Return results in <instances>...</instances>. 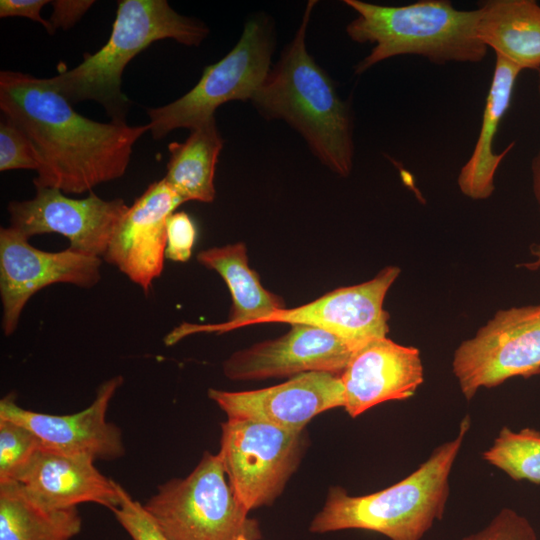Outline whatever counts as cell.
<instances>
[{"instance_id": "obj_1", "label": "cell", "mask_w": 540, "mask_h": 540, "mask_svg": "<svg viewBox=\"0 0 540 540\" xmlns=\"http://www.w3.org/2000/svg\"><path fill=\"white\" fill-rule=\"evenodd\" d=\"M0 109L31 140L40 167L35 187L82 194L122 177L146 125L97 122L77 113L46 78L0 72Z\"/></svg>"}, {"instance_id": "obj_2", "label": "cell", "mask_w": 540, "mask_h": 540, "mask_svg": "<svg viewBox=\"0 0 540 540\" xmlns=\"http://www.w3.org/2000/svg\"><path fill=\"white\" fill-rule=\"evenodd\" d=\"M316 3L308 1L294 38L251 101L264 118L284 120L322 164L346 177L354 158L351 109L306 48L307 27Z\"/></svg>"}, {"instance_id": "obj_3", "label": "cell", "mask_w": 540, "mask_h": 540, "mask_svg": "<svg viewBox=\"0 0 540 540\" xmlns=\"http://www.w3.org/2000/svg\"><path fill=\"white\" fill-rule=\"evenodd\" d=\"M470 423L465 416L456 438L435 448L417 470L394 485L363 496H351L341 487L330 488L309 531L323 534L358 529L390 540H421L443 517L449 475Z\"/></svg>"}, {"instance_id": "obj_4", "label": "cell", "mask_w": 540, "mask_h": 540, "mask_svg": "<svg viewBox=\"0 0 540 540\" xmlns=\"http://www.w3.org/2000/svg\"><path fill=\"white\" fill-rule=\"evenodd\" d=\"M208 33L202 21L177 13L166 0H120L107 43L93 54L85 53L76 67L46 78V82L70 104L93 100L105 108L112 121L125 122L130 101L121 84L127 64L158 40L198 46Z\"/></svg>"}, {"instance_id": "obj_5", "label": "cell", "mask_w": 540, "mask_h": 540, "mask_svg": "<svg viewBox=\"0 0 540 540\" xmlns=\"http://www.w3.org/2000/svg\"><path fill=\"white\" fill-rule=\"evenodd\" d=\"M344 3L356 13L346 27L348 37L359 44H373L355 66V74L401 55L445 64L478 63L487 54L488 48L477 35L478 9H457L447 0H421L402 6L361 0Z\"/></svg>"}, {"instance_id": "obj_6", "label": "cell", "mask_w": 540, "mask_h": 540, "mask_svg": "<svg viewBox=\"0 0 540 540\" xmlns=\"http://www.w3.org/2000/svg\"><path fill=\"white\" fill-rule=\"evenodd\" d=\"M146 511L170 540H260L259 524L235 497L218 454L205 452L185 478L158 486Z\"/></svg>"}, {"instance_id": "obj_7", "label": "cell", "mask_w": 540, "mask_h": 540, "mask_svg": "<svg viewBox=\"0 0 540 540\" xmlns=\"http://www.w3.org/2000/svg\"><path fill=\"white\" fill-rule=\"evenodd\" d=\"M273 48L269 20L261 15L249 19L233 49L206 66L190 91L167 105L147 109L153 138L159 140L178 128L192 130L214 118L224 103L251 100L271 69Z\"/></svg>"}, {"instance_id": "obj_8", "label": "cell", "mask_w": 540, "mask_h": 540, "mask_svg": "<svg viewBox=\"0 0 540 540\" xmlns=\"http://www.w3.org/2000/svg\"><path fill=\"white\" fill-rule=\"evenodd\" d=\"M302 449V431L240 418L221 424L218 455L235 497L248 512L280 495Z\"/></svg>"}, {"instance_id": "obj_9", "label": "cell", "mask_w": 540, "mask_h": 540, "mask_svg": "<svg viewBox=\"0 0 540 540\" xmlns=\"http://www.w3.org/2000/svg\"><path fill=\"white\" fill-rule=\"evenodd\" d=\"M453 372L466 400L509 378L540 373V304L501 309L455 350Z\"/></svg>"}, {"instance_id": "obj_10", "label": "cell", "mask_w": 540, "mask_h": 540, "mask_svg": "<svg viewBox=\"0 0 540 540\" xmlns=\"http://www.w3.org/2000/svg\"><path fill=\"white\" fill-rule=\"evenodd\" d=\"M102 259L73 251L47 252L33 247L12 227L0 230L2 330L12 335L29 299L52 284L91 288L101 279Z\"/></svg>"}, {"instance_id": "obj_11", "label": "cell", "mask_w": 540, "mask_h": 540, "mask_svg": "<svg viewBox=\"0 0 540 540\" xmlns=\"http://www.w3.org/2000/svg\"><path fill=\"white\" fill-rule=\"evenodd\" d=\"M129 206L121 198L104 200L95 193L83 199L67 197L55 188L37 187L35 196L8 204L10 227L30 239L58 233L69 249L103 258Z\"/></svg>"}, {"instance_id": "obj_12", "label": "cell", "mask_w": 540, "mask_h": 540, "mask_svg": "<svg viewBox=\"0 0 540 540\" xmlns=\"http://www.w3.org/2000/svg\"><path fill=\"white\" fill-rule=\"evenodd\" d=\"M121 375L99 386L95 399L85 409L66 415L47 414L20 407L14 394L0 401V419L17 423L39 439L41 448L92 460L124 456L121 430L106 419L111 399L123 384Z\"/></svg>"}, {"instance_id": "obj_13", "label": "cell", "mask_w": 540, "mask_h": 540, "mask_svg": "<svg viewBox=\"0 0 540 540\" xmlns=\"http://www.w3.org/2000/svg\"><path fill=\"white\" fill-rule=\"evenodd\" d=\"M399 274V267L387 266L366 282L335 289L299 307L276 311L263 323L317 327L342 338L357 350L371 340L386 337L389 314L383 303Z\"/></svg>"}, {"instance_id": "obj_14", "label": "cell", "mask_w": 540, "mask_h": 540, "mask_svg": "<svg viewBox=\"0 0 540 540\" xmlns=\"http://www.w3.org/2000/svg\"><path fill=\"white\" fill-rule=\"evenodd\" d=\"M208 396L228 418L262 421L291 431H303L316 415L344 406L340 375L317 371L257 390L211 388Z\"/></svg>"}, {"instance_id": "obj_15", "label": "cell", "mask_w": 540, "mask_h": 540, "mask_svg": "<svg viewBox=\"0 0 540 540\" xmlns=\"http://www.w3.org/2000/svg\"><path fill=\"white\" fill-rule=\"evenodd\" d=\"M356 348L317 327L294 324L283 336L236 351L224 363L231 380L296 376L306 372L340 375Z\"/></svg>"}, {"instance_id": "obj_16", "label": "cell", "mask_w": 540, "mask_h": 540, "mask_svg": "<svg viewBox=\"0 0 540 540\" xmlns=\"http://www.w3.org/2000/svg\"><path fill=\"white\" fill-rule=\"evenodd\" d=\"M183 203L164 179L151 183L124 214L104 261L148 293L164 268L167 220Z\"/></svg>"}, {"instance_id": "obj_17", "label": "cell", "mask_w": 540, "mask_h": 540, "mask_svg": "<svg viewBox=\"0 0 540 540\" xmlns=\"http://www.w3.org/2000/svg\"><path fill=\"white\" fill-rule=\"evenodd\" d=\"M340 378L343 407L355 418L380 403L412 397L424 369L417 348L383 337L355 350Z\"/></svg>"}, {"instance_id": "obj_18", "label": "cell", "mask_w": 540, "mask_h": 540, "mask_svg": "<svg viewBox=\"0 0 540 540\" xmlns=\"http://www.w3.org/2000/svg\"><path fill=\"white\" fill-rule=\"evenodd\" d=\"M48 508L95 503L111 511L120 503L119 483L104 476L94 460L40 448L17 481Z\"/></svg>"}, {"instance_id": "obj_19", "label": "cell", "mask_w": 540, "mask_h": 540, "mask_svg": "<svg viewBox=\"0 0 540 540\" xmlns=\"http://www.w3.org/2000/svg\"><path fill=\"white\" fill-rule=\"evenodd\" d=\"M197 260L207 269L216 271L229 288L232 297L229 318L224 323L213 325L183 323L167 334L164 338L165 345L172 346L194 333H223L262 324L271 314L286 308L284 300L266 290L258 274L249 267L244 243L202 250L198 253Z\"/></svg>"}, {"instance_id": "obj_20", "label": "cell", "mask_w": 540, "mask_h": 540, "mask_svg": "<svg viewBox=\"0 0 540 540\" xmlns=\"http://www.w3.org/2000/svg\"><path fill=\"white\" fill-rule=\"evenodd\" d=\"M521 72L513 64L496 57L479 135L457 178L462 194L473 200H485L492 195L497 169L513 148L514 142L503 152L495 153L493 150L494 139L511 105L516 81Z\"/></svg>"}, {"instance_id": "obj_21", "label": "cell", "mask_w": 540, "mask_h": 540, "mask_svg": "<svg viewBox=\"0 0 540 540\" xmlns=\"http://www.w3.org/2000/svg\"><path fill=\"white\" fill-rule=\"evenodd\" d=\"M478 9L480 41L521 71L540 68V4L535 0H487Z\"/></svg>"}, {"instance_id": "obj_22", "label": "cell", "mask_w": 540, "mask_h": 540, "mask_svg": "<svg viewBox=\"0 0 540 540\" xmlns=\"http://www.w3.org/2000/svg\"><path fill=\"white\" fill-rule=\"evenodd\" d=\"M81 529L77 507L48 508L20 483H0V540H72Z\"/></svg>"}, {"instance_id": "obj_23", "label": "cell", "mask_w": 540, "mask_h": 540, "mask_svg": "<svg viewBox=\"0 0 540 540\" xmlns=\"http://www.w3.org/2000/svg\"><path fill=\"white\" fill-rule=\"evenodd\" d=\"M222 147L214 117L192 129L184 142L168 145L170 158L163 179L184 202H212L215 168Z\"/></svg>"}, {"instance_id": "obj_24", "label": "cell", "mask_w": 540, "mask_h": 540, "mask_svg": "<svg viewBox=\"0 0 540 540\" xmlns=\"http://www.w3.org/2000/svg\"><path fill=\"white\" fill-rule=\"evenodd\" d=\"M483 459L513 480L540 483V432L524 428L518 432L503 427Z\"/></svg>"}, {"instance_id": "obj_25", "label": "cell", "mask_w": 540, "mask_h": 540, "mask_svg": "<svg viewBox=\"0 0 540 540\" xmlns=\"http://www.w3.org/2000/svg\"><path fill=\"white\" fill-rule=\"evenodd\" d=\"M41 444L29 429L0 419V483L17 481Z\"/></svg>"}, {"instance_id": "obj_26", "label": "cell", "mask_w": 540, "mask_h": 540, "mask_svg": "<svg viewBox=\"0 0 540 540\" xmlns=\"http://www.w3.org/2000/svg\"><path fill=\"white\" fill-rule=\"evenodd\" d=\"M40 167L39 156L27 135L4 118L0 123V171Z\"/></svg>"}, {"instance_id": "obj_27", "label": "cell", "mask_w": 540, "mask_h": 540, "mask_svg": "<svg viewBox=\"0 0 540 540\" xmlns=\"http://www.w3.org/2000/svg\"><path fill=\"white\" fill-rule=\"evenodd\" d=\"M120 503L112 510L117 522L132 540H170L158 527L143 504L119 484Z\"/></svg>"}, {"instance_id": "obj_28", "label": "cell", "mask_w": 540, "mask_h": 540, "mask_svg": "<svg viewBox=\"0 0 540 540\" xmlns=\"http://www.w3.org/2000/svg\"><path fill=\"white\" fill-rule=\"evenodd\" d=\"M461 540H538V537L528 519L504 508L485 528Z\"/></svg>"}, {"instance_id": "obj_29", "label": "cell", "mask_w": 540, "mask_h": 540, "mask_svg": "<svg viewBox=\"0 0 540 540\" xmlns=\"http://www.w3.org/2000/svg\"><path fill=\"white\" fill-rule=\"evenodd\" d=\"M166 230V258L175 262L188 261L197 237L194 221L183 211L174 212L167 220Z\"/></svg>"}, {"instance_id": "obj_30", "label": "cell", "mask_w": 540, "mask_h": 540, "mask_svg": "<svg viewBox=\"0 0 540 540\" xmlns=\"http://www.w3.org/2000/svg\"><path fill=\"white\" fill-rule=\"evenodd\" d=\"M95 3L93 0H53L52 13L48 19L56 29L68 30L73 27Z\"/></svg>"}, {"instance_id": "obj_31", "label": "cell", "mask_w": 540, "mask_h": 540, "mask_svg": "<svg viewBox=\"0 0 540 540\" xmlns=\"http://www.w3.org/2000/svg\"><path fill=\"white\" fill-rule=\"evenodd\" d=\"M48 3H50L48 0H1L0 17H26L40 23L49 34H53L54 30L49 20L40 15L41 9Z\"/></svg>"}, {"instance_id": "obj_32", "label": "cell", "mask_w": 540, "mask_h": 540, "mask_svg": "<svg viewBox=\"0 0 540 540\" xmlns=\"http://www.w3.org/2000/svg\"><path fill=\"white\" fill-rule=\"evenodd\" d=\"M532 190L540 212V148L531 163Z\"/></svg>"}, {"instance_id": "obj_33", "label": "cell", "mask_w": 540, "mask_h": 540, "mask_svg": "<svg viewBox=\"0 0 540 540\" xmlns=\"http://www.w3.org/2000/svg\"><path fill=\"white\" fill-rule=\"evenodd\" d=\"M532 260L521 264L527 270H540V244H533L530 248Z\"/></svg>"}, {"instance_id": "obj_34", "label": "cell", "mask_w": 540, "mask_h": 540, "mask_svg": "<svg viewBox=\"0 0 540 540\" xmlns=\"http://www.w3.org/2000/svg\"><path fill=\"white\" fill-rule=\"evenodd\" d=\"M537 72H538V94L540 97V68L537 70Z\"/></svg>"}, {"instance_id": "obj_35", "label": "cell", "mask_w": 540, "mask_h": 540, "mask_svg": "<svg viewBox=\"0 0 540 540\" xmlns=\"http://www.w3.org/2000/svg\"><path fill=\"white\" fill-rule=\"evenodd\" d=\"M236 540H249V539L245 536H239Z\"/></svg>"}]
</instances>
